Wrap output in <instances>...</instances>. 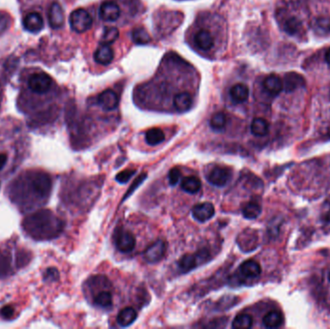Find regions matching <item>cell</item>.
<instances>
[{
  "label": "cell",
  "instance_id": "6da1fadb",
  "mask_svg": "<svg viewBox=\"0 0 330 329\" xmlns=\"http://www.w3.org/2000/svg\"><path fill=\"white\" fill-rule=\"evenodd\" d=\"M25 230L35 238L44 239L58 235L62 231L61 221L49 211H40L24 220Z\"/></svg>",
  "mask_w": 330,
  "mask_h": 329
},
{
  "label": "cell",
  "instance_id": "7a4b0ae2",
  "mask_svg": "<svg viewBox=\"0 0 330 329\" xmlns=\"http://www.w3.org/2000/svg\"><path fill=\"white\" fill-rule=\"evenodd\" d=\"M25 188L28 189L27 192H29L31 196H35L39 200L47 199L49 196L52 185L51 179L47 174L42 172L30 174L27 176Z\"/></svg>",
  "mask_w": 330,
  "mask_h": 329
},
{
  "label": "cell",
  "instance_id": "3957f363",
  "mask_svg": "<svg viewBox=\"0 0 330 329\" xmlns=\"http://www.w3.org/2000/svg\"><path fill=\"white\" fill-rule=\"evenodd\" d=\"M71 29L76 33H83L89 30L93 24V19L84 9H76L70 16Z\"/></svg>",
  "mask_w": 330,
  "mask_h": 329
},
{
  "label": "cell",
  "instance_id": "277c9868",
  "mask_svg": "<svg viewBox=\"0 0 330 329\" xmlns=\"http://www.w3.org/2000/svg\"><path fill=\"white\" fill-rule=\"evenodd\" d=\"M193 43L196 48L202 52H210L215 46V37L209 28H199L193 35Z\"/></svg>",
  "mask_w": 330,
  "mask_h": 329
},
{
  "label": "cell",
  "instance_id": "5b68a950",
  "mask_svg": "<svg viewBox=\"0 0 330 329\" xmlns=\"http://www.w3.org/2000/svg\"><path fill=\"white\" fill-rule=\"evenodd\" d=\"M209 259V253L207 250L198 251L195 254H187L180 259L178 264L182 272L187 273L192 269L196 268L198 265L205 263V260Z\"/></svg>",
  "mask_w": 330,
  "mask_h": 329
},
{
  "label": "cell",
  "instance_id": "8992f818",
  "mask_svg": "<svg viewBox=\"0 0 330 329\" xmlns=\"http://www.w3.org/2000/svg\"><path fill=\"white\" fill-rule=\"evenodd\" d=\"M52 84L51 77L46 72H36L28 79L29 89L36 94H46Z\"/></svg>",
  "mask_w": 330,
  "mask_h": 329
},
{
  "label": "cell",
  "instance_id": "52a82bcc",
  "mask_svg": "<svg viewBox=\"0 0 330 329\" xmlns=\"http://www.w3.org/2000/svg\"><path fill=\"white\" fill-rule=\"evenodd\" d=\"M115 243L121 252L129 253L134 249L136 240L132 232L124 229H119L115 235Z\"/></svg>",
  "mask_w": 330,
  "mask_h": 329
},
{
  "label": "cell",
  "instance_id": "ba28073f",
  "mask_svg": "<svg viewBox=\"0 0 330 329\" xmlns=\"http://www.w3.org/2000/svg\"><path fill=\"white\" fill-rule=\"evenodd\" d=\"M232 178V171L226 167H214L207 176L209 183L213 186L222 188L226 186Z\"/></svg>",
  "mask_w": 330,
  "mask_h": 329
},
{
  "label": "cell",
  "instance_id": "9c48e42d",
  "mask_svg": "<svg viewBox=\"0 0 330 329\" xmlns=\"http://www.w3.org/2000/svg\"><path fill=\"white\" fill-rule=\"evenodd\" d=\"M166 251V244L165 241L160 239L155 241L151 246H149L144 252V259L151 263L160 262L165 257Z\"/></svg>",
  "mask_w": 330,
  "mask_h": 329
},
{
  "label": "cell",
  "instance_id": "30bf717a",
  "mask_svg": "<svg viewBox=\"0 0 330 329\" xmlns=\"http://www.w3.org/2000/svg\"><path fill=\"white\" fill-rule=\"evenodd\" d=\"M99 17L104 22H116L120 18L121 9L115 2L106 1L100 5Z\"/></svg>",
  "mask_w": 330,
  "mask_h": 329
},
{
  "label": "cell",
  "instance_id": "8fae6325",
  "mask_svg": "<svg viewBox=\"0 0 330 329\" xmlns=\"http://www.w3.org/2000/svg\"><path fill=\"white\" fill-rule=\"evenodd\" d=\"M214 213H215L214 207L212 203L209 202L198 204L192 209L193 217L199 222L208 221L214 215Z\"/></svg>",
  "mask_w": 330,
  "mask_h": 329
},
{
  "label": "cell",
  "instance_id": "7c38bea8",
  "mask_svg": "<svg viewBox=\"0 0 330 329\" xmlns=\"http://www.w3.org/2000/svg\"><path fill=\"white\" fill-rule=\"evenodd\" d=\"M98 103L104 110H107V111L113 110L118 106V96L114 91L107 89L98 97Z\"/></svg>",
  "mask_w": 330,
  "mask_h": 329
},
{
  "label": "cell",
  "instance_id": "4fadbf2b",
  "mask_svg": "<svg viewBox=\"0 0 330 329\" xmlns=\"http://www.w3.org/2000/svg\"><path fill=\"white\" fill-rule=\"evenodd\" d=\"M48 22L49 25L54 29H58L63 26L65 22L64 12L62 7L58 3L51 4L48 11Z\"/></svg>",
  "mask_w": 330,
  "mask_h": 329
},
{
  "label": "cell",
  "instance_id": "5bb4252c",
  "mask_svg": "<svg viewBox=\"0 0 330 329\" xmlns=\"http://www.w3.org/2000/svg\"><path fill=\"white\" fill-rule=\"evenodd\" d=\"M24 28L29 32L38 33L44 28L43 17L37 12L29 13L24 18Z\"/></svg>",
  "mask_w": 330,
  "mask_h": 329
},
{
  "label": "cell",
  "instance_id": "9a60e30c",
  "mask_svg": "<svg viewBox=\"0 0 330 329\" xmlns=\"http://www.w3.org/2000/svg\"><path fill=\"white\" fill-rule=\"evenodd\" d=\"M193 104V98L189 92L176 95L173 99V105L178 112H187Z\"/></svg>",
  "mask_w": 330,
  "mask_h": 329
},
{
  "label": "cell",
  "instance_id": "2e32d148",
  "mask_svg": "<svg viewBox=\"0 0 330 329\" xmlns=\"http://www.w3.org/2000/svg\"><path fill=\"white\" fill-rule=\"evenodd\" d=\"M264 87L267 93L276 96L280 94L283 90V81L278 75L269 74L264 81Z\"/></svg>",
  "mask_w": 330,
  "mask_h": 329
},
{
  "label": "cell",
  "instance_id": "e0dca14e",
  "mask_svg": "<svg viewBox=\"0 0 330 329\" xmlns=\"http://www.w3.org/2000/svg\"><path fill=\"white\" fill-rule=\"evenodd\" d=\"M304 84L305 81L303 76L297 72H289L285 75L283 85L286 92H293Z\"/></svg>",
  "mask_w": 330,
  "mask_h": 329
},
{
  "label": "cell",
  "instance_id": "ac0fdd59",
  "mask_svg": "<svg viewBox=\"0 0 330 329\" xmlns=\"http://www.w3.org/2000/svg\"><path fill=\"white\" fill-rule=\"evenodd\" d=\"M114 57L113 49L108 45H102L95 52V61L101 65H108L112 62Z\"/></svg>",
  "mask_w": 330,
  "mask_h": 329
},
{
  "label": "cell",
  "instance_id": "d6986e66",
  "mask_svg": "<svg viewBox=\"0 0 330 329\" xmlns=\"http://www.w3.org/2000/svg\"><path fill=\"white\" fill-rule=\"evenodd\" d=\"M239 270L241 274L247 278H256L262 272L259 263H257L254 260H248L242 263V264L239 267Z\"/></svg>",
  "mask_w": 330,
  "mask_h": 329
},
{
  "label": "cell",
  "instance_id": "ffe728a7",
  "mask_svg": "<svg viewBox=\"0 0 330 329\" xmlns=\"http://www.w3.org/2000/svg\"><path fill=\"white\" fill-rule=\"evenodd\" d=\"M137 319V313L132 307H127L119 312L117 322L122 328H127L132 325Z\"/></svg>",
  "mask_w": 330,
  "mask_h": 329
},
{
  "label": "cell",
  "instance_id": "44dd1931",
  "mask_svg": "<svg viewBox=\"0 0 330 329\" xmlns=\"http://www.w3.org/2000/svg\"><path fill=\"white\" fill-rule=\"evenodd\" d=\"M230 97L236 103H242L249 97V88L242 83H236L230 89Z\"/></svg>",
  "mask_w": 330,
  "mask_h": 329
},
{
  "label": "cell",
  "instance_id": "7402d4cb",
  "mask_svg": "<svg viewBox=\"0 0 330 329\" xmlns=\"http://www.w3.org/2000/svg\"><path fill=\"white\" fill-rule=\"evenodd\" d=\"M263 324L267 329H277L283 324V315L276 310L270 311L264 317Z\"/></svg>",
  "mask_w": 330,
  "mask_h": 329
},
{
  "label": "cell",
  "instance_id": "603a6c76",
  "mask_svg": "<svg viewBox=\"0 0 330 329\" xmlns=\"http://www.w3.org/2000/svg\"><path fill=\"white\" fill-rule=\"evenodd\" d=\"M201 187H202L201 181L198 178L193 177V176L184 178L181 183L182 189L190 194L197 193L201 189Z\"/></svg>",
  "mask_w": 330,
  "mask_h": 329
},
{
  "label": "cell",
  "instance_id": "cb8c5ba5",
  "mask_svg": "<svg viewBox=\"0 0 330 329\" xmlns=\"http://www.w3.org/2000/svg\"><path fill=\"white\" fill-rule=\"evenodd\" d=\"M269 131V125L266 120L256 118L251 123V132L256 136H264Z\"/></svg>",
  "mask_w": 330,
  "mask_h": 329
},
{
  "label": "cell",
  "instance_id": "d4e9b609",
  "mask_svg": "<svg viewBox=\"0 0 330 329\" xmlns=\"http://www.w3.org/2000/svg\"><path fill=\"white\" fill-rule=\"evenodd\" d=\"M145 139H146V142L151 146L159 145L162 142L165 141V132L161 129H157V128L151 129L146 132Z\"/></svg>",
  "mask_w": 330,
  "mask_h": 329
},
{
  "label": "cell",
  "instance_id": "484cf974",
  "mask_svg": "<svg viewBox=\"0 0 330 329\" xmlns=\"http://www.w3.org/2000/svg\"><path fill=\"white\" fill-rule=\"evenodd\" d=\"M262 212V208L257 202L251 201L246 203L242 208V214L247 219H255L259 216Z\"/></svg>",
  "mask_w": 330,
  "mask_h": 329
},
{
  "label": "cell",
  "instance_id": "4316f807",
  "mask_svg": "<svg viewBox=\"0 0 330 329\" xmlns=\"http://www.w3.org/2000/svg\"><path fill=\"white\" fill-rule=\"evenodd\" d=\"M252 326H253V318L248 314L237 315L232 324V327L236 329H251Z\"/></svg>",
  "mask_w": 330,
  "mask_h": 329
},
{
  "label": "cell",
  "instance_id": "83f0119b",
  "mask_svg": "<svg viewBox=\"0 0 330 329\" xmlns=\"http://www.w3.org/2000/svg\"><path fill=\"white\" fill-rule=\"evenodd\" d=\"M132 40L137 45H146L150 43L151 38L146 29L143 27H137L132 32Z\"/></svg>",
  "mask_w": 330,
  "mask_h": 329
},
{
  "label": "cell",
  "instance_id": "f1b7e54d",
  "mask_svg": "<svg viewBox=\"0 0 330 329\" xmlns=\"http://www.w3.org/2000/svg\"><path fill=\"white\" fill-rule=\"evenodd\" d=\"M95 303L102 308H109L112 306L113 299L109 292H100L95 296Z\"/></svg>",
  "mask_w": 330,
  "mask_h": 329
},
{
  "label": "cell",
  "instance_id": "f546056e",
  "mask_svg": "<svg viewBox=\"0 0 330 329\" xmlns=\"http://www.w3.org/2000/svg\"><path fill=\"white\" fill-rule=\"evenodd\" d=\"M119 37V30L116 27H106L103 31L101 44L110 45L114 43Z\"/></svg>",
  "mask_w": 330,
  "mask_h": 329
},
{
  "label": "cell",
  "instance_id": "4dcf8cb0",
  "mask_svg": "<svg viewBox=\"0 0 330 329\" xmlns=\"http://www.w3.org/2000/svg\"><path fill=\"white\" fill-rule=\"evenodd\" d=\"M300 27H301V22L296 17L290 18L284 24V30L289 35H296L299 31Z\"/></svg>",
  "mask_w": 330,
  "mask_h": 329
},
{
  "label": "cell",
  "instance_id": "1f68e13d",
  "mask_svg": "<svg viewBox=\"0 0 330 329\" xmlns=\"http://www.w3.org/2000/svg\"><path fill=\"white\" fill-rule=\"evenodd\" d=\"M226 123H227L226 115L222 112H217L212 115L210 125L213 130L220 131L226 126Z\"/></svg>",
  "mask_w": 330,
  "mask_h": 329
},
{
  "label": "cell",
  "instance_id": "d6a6232c",
  "mask_svg": "<svg viewBox=\"0 0 330 329\" xmlns=\"http://www.w3.org/2000/svg\"><path fill=\"white\" fill-rule=\"evenodd\" d=\"M135 174V170L133 169H128L120 172L118 175L116 176V181L120 184H126L127 182L130 181V179Z\"/></svg>",
  "mask_w": 330,
  "mask_h": 329
},
{
  "label": "cell",
  "instance_id": "836d02e7",
  "mask_svg": "<svg viewBox=\"0 0 330 329\" xmlns=\"http://www.w3.org/2000/svg\"><path fill=\"white\" fill-rule=\"evenodd\" d=\"M181 179V171L178 168H173L168 174V180L171 186H176Z\"/></svg>",
  "mask_w": 330,
  "mask_h": 329
},
{
  "label": "cell",
  "instance_id": "e575fe53",
  "mask_svg": "<svg viewBox=\"0 0 330 329\" xmlns=\"http://www.w3.org/2000/svg\"><path fill=\"white\" fill-rule=\"evenodd\" d=\"M147 178V175L146 174H142L141 176H139L134 182H133V184L132 185V187L131 188H129V191L127 192V194L125 195V197H124V200L125 199H127L130 195H132V192L136 189V188H138L140 185H141L142 183L144 182V180Z\"/></svg>",
  "mask_w": 330,
  "mask_h": 329
},
{
  "label": "cell",
  "instance_id": "d590c367",
  "mask_svg": "<svg viewBox=\"0 0 330 329\" xmlns=\"http://www.w3.org/2000/svg\"><path fill=\"white\" fill-rule=\"evenodd\" d=\"M14 314H15V310L11 306H5V307L1 308V310H0V316L5 320L12 319L14 317Z\"/></svg>",
  "mask_w": 330,
  "mask_h": 329
},
{
  "label": "cell",
  "instance_id": "8d00e7d4",
  "mask_svg": "<svg viewBox=\"0 0 330 329\" xmlns=\"http://www.w3.org/2000/svg\"><path fill=\"white\" fill-rule=\"evenodd\" d=\"M58 275H59V273H58L57 269L48 268L46 271V273H45V279L48 280L50 278V280H55V279L58 278Z\"/></svg>",
  "mask_w": 330,
  "mask_h": 329
},
{
  "label": "cell",
  "instance_id": "74e56055",
  "mask_svg": "<svg viewBox=\"0 0 330 329\" xmlns=\"http://www.w3.org/2000/svg\"><path fill=\"white\" fill-rule=\"evenodd\" d=\"M7 20L8 18L6 16L0 15V33H2L7 28Z\"/></svg>",
  "mask_w": 330,
  "mask_h": 329
},
{
  "label": "cell",
  "instance_id": "f35d334b",
  "mask_svg": "<svg viewBox=\"0 0 330 329\" xmlns=\"http://www.w3.org/2000/svg\"><path fill=\"white\" fill-rule=\"evenodd\" d=\"M6 163H7V155L0 154V170L5 166Z\"/></svg>",
  "mask_w": 330,
  "mask_h": 329
},
{
  "label": "cell",
  "instance_id": "ab89813d",
  "mask_svg": "<svg viewBox=\"0 0 330 329\" xmlns=\"http://www.w3.org/2000/svg\"><path fill=\"white\" fill-rule=\"evenodd\" d=\"M326 60H327V62L330 65V48L328 50V52L326 54Z\"/></svg>",
  "mask_w": 330,
  "mask_h": 329
},
{
  "label": "cell",
  "instance_id": "60d3db41",
  "mask_svg": "<svg viewBox=\"0 0 330 329\" xmlns=\"http://www.w3.org/2000/svg\"><path fill=\"white\" fill-rule=\"evenodd\" d=\"M329 280L330 281V275H329Z\"/></svg>",
  "mask_w": 330,
  "mask_h": 329
}]
</instances>
